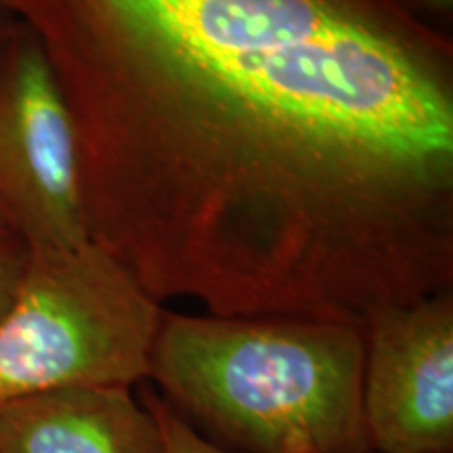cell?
Returning a JSON list of instances; mask_svg holds the SVG:
<instances>
[{
	"label": "cell",
	"instance_id": "obj_5",
	"mask_svg": "<svg viewBox=\"0 0 453 453\" xmlns=\"http://www.w3.org/2000/svg\"><path fill=\"white\" fill-rule=\"evenodd\" d=\"M364 330V422L372 453H451V290L382 311Z\"/></svg>",
	"mask_w": 453,
	"mask_h": 453
},
{
	"label": "cell",
	"instance_id": "obj_1",
	"mask_svg": "<svg viewBox=\"0 0 453 453\" xmlns=\"http://www.w3.org/2000/svg\"><path fill=\"white\" fill-rule=\"evenodd\" d=\"M93 242L156 300L365 327L451 290L453 44L410 0H11Z\"/></svg>",
	"mask_w": 453,
	"mask_h": 453
},
{
	"label": "cell",
	"instance_id": "obj_7",
	"mask_svg": "<svg viewBox=\"0 0 453 453\" xmlns=\"http://www.w3.org/2000/svg\"><path fill=\"white\" fill-rule=\"evenodd\" d=\"M139 396L154 411L156 420L160 424L164 443L162 453H231L223 445H219L217 441H212L211 437H206L200 430L191 426L147 382L139 384Z\"/></svg>",
	"mask_w": 453,
	"mask_h": 453
},
{
	"label": "cell",
	"instance_id": "obj_9",
	"mask_svg": "<svg viewBox=\"0 0 453 453\" xmlns=\"http://www.w3.org/2000/svg\"><path fill=\"white\" fill-rule=\"evenodd\" d=\"M15 24V15L11 11H0V47H3L4 38L11 32V27Z\"/></svg>",
	"mask_w": 453,
	"mask_h": 453
},
{
	"label": "cell",
	"instance_id": "obj_4",
	"mask_svg": "<svg viewBox=\"0 0 453 453\" xmlns=\"http://www.w3.org/2000/svg\"><path fill=\"white\" fill-rule=\"evenodd\" d=\"M0 223L27 250L88 242L76 128L24 21L0 47Z\"/></svg>",
	"mask_w": 453,
	"mask_h": 453
},
{
	"label": "cell",
	"instance_id": "obj_3",
	"mask_svg": "<svg viewBox=\"0 0 453 453\" xmlns=\"http://www.w3.org/2000/svg\"><path fill=\"white\" fill-rule=\"evenodd\" d=\"M164 311L97 242L27 250L0 321V401L150 382Z\"/></svg>",
	"mask_w": 453,
	"mask_h": 453
},
{
	"label": "cell",
	"instance_id": "obj_6",
	"mask_svg": "<svg viewBox=\"0 0 453 453\" xmlns=\"http://www.w3.org/2000/svg\"><path fill=\"white\" fill-rule=\"evenodd\" d=\"M154 411L133 388L78 387L0 401V453H162Z\"/></svg>",
	"mask_w": 453,
	"mask_h": 453
},
{
	"label": "cell",
	"instance_id": "obj_11",
	"mask_svg": "<svg viewBox=\"0 0 453 453\" xmlns=\"http://www.w3.org/2000/svg\"><path fill=\"white\" fill-rule=\"evenodd\" d=\"M0 11H11V0H0Z\"/></svg>",
	"mask_w": 453,
	"mask_h": 453
},
{
	"label": "cell",
	"instance_id": "obj_12",
	"mask_svg": "<svg viewBox=\"0 0 453 453\" xmlns=\"http://www.w3.org/2000/svg\"><path fill=\"white\" fill-rule=\"evenodd\" d=\"M3 237H13V235H11V234H9V231H7V229H4V225H3V223H0V240H3Z\"/></svg>",
	"mask_w": 453,
	"mask_h": 453
},
{
	"label": "cell",
	"instance_id": "obj_2",
	"mask_svg": "<svg viewBox=\"0 0 453 453\" xmlns=\"http://www.w3.org/2000/svg\"><path fill=\"white\" fill-rule=\"evenodd\" d=\"M364 372L359 326L166 313L150 380L196 430L246 453H372Z\"/></svg>",
	"mask_w": 453,
	"mask_h": 453
},
{
	"label": "cell",
	"instance_id": "obj_10",
	"mask_svg": "<svg viewBox=\"0 0 453 453\" xmlns=\"http://www.w3.org/2000/svg\"><path fill=\"white\" fill-rule=\"evenodd\" d=\"M416 3L424 4V7L439 11V13H451L453 0H416Z\"/></svg>",
	"mask_w": 453,
	"mask_h": 453
},
{
	"label": "cell",
	"instance_id": "obj_8",
	"mask_svg": "<svg viewBox=\"0 0 453 453\" xmlns=\"http://www.w3.org/2000/svg\"><path fill=\"white\" fill-rule=\"evenodd\" d=\"M27 260V248L17 237L0 240V321L9 313L13 304L17 286L24 275Z\"/></svg>",
	"mask_w": 453,
	"mask_h": 453
}]
</instances>
